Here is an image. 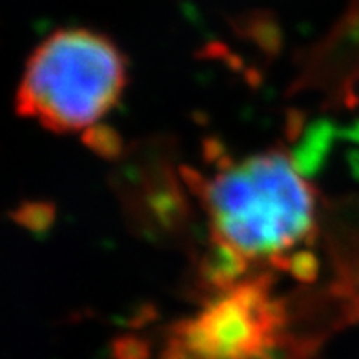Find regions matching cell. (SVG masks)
Returning a JSON list of instances; mask_svg holds the SVG:
<instances>
[{
	"label": "cell",
	"mask_w": 359,
	"mask_h": 359,
	"mask_svg": "<svg viewBox=\"0 0 359 359\" xmlns=\"http://www.w3.org/2000/svg\"><path fill=\"white\" fill-rule=\"evenodd\" d=\"M212 241L224 264L288 259L316 230V196L285 151L228 163L203 184Z\"/></svg>",
	"instance_id": "1"
},
{
	"label": "cell",
	"mask_w": 359,
	"mask_h": 359,
	"mask_svg": "<svg viewBox=\"0 0 359 359\" xmlns=\"http://www.w3.org/2000/svg\"><path fill=\"white\" fill-rule=\"evenodd\" d=\"M126 86V62L117 46L91 29H59L39 44L24 66L18 114L57 133L95 128Z\"/></svg>",
	"instance_id": "2"
},
{
	"label": "cell",
	"mask_w": 359,
	"mask_h": 359,
	"mask_svg": "<svg viewBox=\"0 0 359 359\" xmlns=\"http://www.w3.org/2000/svg\"><path fill=\"white\" fill-rule=\"evenodd\" d=\"M287 316L263 283L223 288L173 328L164 359H266L287 341Z\"/></svg>",
	"instance_id": "3"
},
{
	"label": "cell",
	"mask_w": 359,
	"mask_h": 359,
	"mask_svg": "<svg viewBox=\"0 0 359 359\" xmlns=\"http://www.w3.org/2000/svg\"><path fill=\"white\" fill-rule=\"evenodd\" d=\"M115 359H148V345L135 337H123L114 346Z\"/></svg>",
	"instance_id": "4"
}]
</instances>
